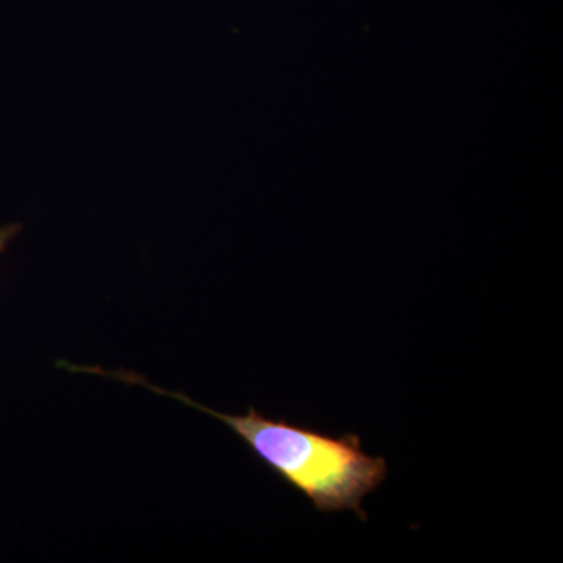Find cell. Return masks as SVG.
Returning <instances> with one entry per match:
<instances>
[{
    "label": "cell",
    "mask_w": 563,
    "mask_h": 563,
    "mask_svg": "<svg viewBox=\"0 0 563 563\" xmlns=\"http://www.w3.org/2000/svg\"><path fill=\"white\" fill-rule=\"evenodd\" d=\"M81 372L140 385L211 415L242 439L266 468L272 470L292 490L306 496L318 512L352 510L365 521L363 499L379 490L387 481L388 462L384 457L366 454L361 437L355 433L332 435L285 418L274 420L254 407L244 415L218 412L188 398L185 393L163 390L146 377L131 372H107L98 366H81Z\"/></svg>",
    "instance_id": "6da1fadb"
},
{
    "label": "cell",
    "mask_w": 563,
    "mask_h": 563,
    "mask_svg": "<svg viewBox=\"0 0 563 563\" xmlns=\"http://www.w3.org/2000/svg\"><path fill=\"white\" fill-rule=\"evenodd\" d=\"M21 231L22 225L18 224V222H13V224H7L3 225V228H0V255L9 250L11 240L16 239Z\"/></svg>",
    "instance_id": "7a4b0ae2"
}]
</instances>
